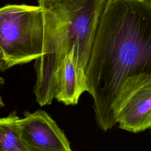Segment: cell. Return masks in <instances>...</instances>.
Here are the masks:
<instances>
[{
    "label": "cell",
    "mask_w": 151,
    "mask_h": 151,
    "mask_svg": "<svg viewBox=\"0 0 151 151\" xmlns=\"http://www.w3.org/2000/svg\"><path fill=\"white\" fill-rule=\"evenodd\" d=\"M15 111L0 119V151H28L19 134Z\"/></svg>",
    "instance_id": "7"
},
{
    "label": "cell",
    "mask_w": 151,
    "mask_h": 151,
    "mask_svg": "<svg viewBox=\"0 0 151 151\" xmlns=\"http://www.w3.org/2000/svg\"><path fill=\"white\" fill-rule=\"evenodd\" d=\"M18 128L28 151H73L63 130L44 110L26 112Z\"/></svg>",
    "instance_id": "5"
},
{
    "label": "cell",
    "mask_w": 151,
    "mask_h": 151,
    "mask_svg": "<svg viewBox=\"0 0 151 151\" xmlns=\"http://www.w3.org/2000/svg\"><path fill=\"white\" fill-rule=\"evenodd\" d=\"M108 0H38L44 22L42 54L35 60L33 92L44 106L54 99L55 76L69 56L82 81L90 58L100 17Z\"/></svg>",
    "instance_id": "2"
},
{
    "label": "cell",
    "mask_w": 151,
    "mask_h": 151,
    "mask_svg": "<svg viewBox=\"0 0 151 151\" xmlns=\"http://www.w3.org/2000/svg\"><path fill=\"white\" fill-rule=\"evenodd\" d=\"M87 91V84L80 78L71 58L66 56L55 74L54 99L67 106L76 105Z\"/></svg>",
    "instance_id": "6"
},
{
    "label": "cell",
    "mask_w": 151,
    "mask_h": 151,
    "mask_svg": "<svg viewBox=\"0 0 151 151\" xmlns=\"http://www.w3.org/2000/svg\"><path fill=\"white\" fill-rule=\"evenodd\" d=\"M142 74H151V0H108L86 71L101 130L117 124L114 106L124 81Z\"/></svg>",
    "instance_id": "1"
},
{
    "label": "cell",
    "mask_w": 151,
    "mask_h": 151,
    "mask_svg": "<svg viewBox=\"0 0 151 151\" xmlns=\"http://www.w3.org/2000/svg\"><path fill=\"white\" fill-rule=\"evenodd\" d=\"M119 127L132 133L151 128V74L127 78L114 106Z\"/></svg>",
    "instance_id": "4"
},
{
    "label": "cell",
    "mask_w": 151,
    "mask_h": 151,
    "mask_svg": "<svg viewBox=\"0 0 151 151\" xmlns=\"http://www.w3.org/2000/svg\"><path fill=\"white\" fill-rule=\"evenodd\" d=\"M44 22L41 7L7 4L0 9V70L41 56Z\"/></svg>",
    "instance_id": "3"
}]
</instances>
